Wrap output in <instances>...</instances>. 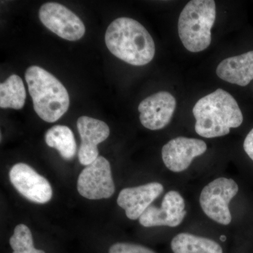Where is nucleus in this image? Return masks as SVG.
<instances>
[{"mask_svg": "<svg viewBox=\"0 0 253 253\" xmlns=\"http://www.w3.org/2000/svg\"><path fill=\"white\" fill-rule=\"evenodd\" d=\"M105 42L115 56L132 66L148 64L156 53L152 37L144 26L132 18L114 20L106 30Z\"/></svg>", "mask_w": 253, "mask_h": 253, "instance_id": "f257e3e1", "label": "nucleus"}, {"mask_svg": "<svg viewBox=\"0 0 253 253\" xmlns=\"http://www.w3.org/2000/svg\"><path fill=\"white\" fill-rule=\"evenodd\" d=\"M193 113L196 118L195 130L203 137L225 136L231 128H237L244 121L239 104L232 95L217 89L197 101Z\"/></svg>", "mask_w": 253, "mask_h": 253, "instance_id": "f03ea898", "label": "nucleus"}, {"mask_svg": "<svg viewBox=\"0 0 253 253\" xmlns=\"http://www.w3.org/2000/svg\"><path fill=\"white\" fill-rule=\"evenodd\" d=\"M25 78L35 111L42 120L54 123L67 112L70 105L67 89L51 73L32 66L26 70Z\"/></svg>", "mask_w": 253, "mask_h": 253, "instance_id": "7ed1b4c3", "label": "nucleus"}, {"mask_svg": "<svg viewBox=\"0 0 253 253\" xmlns=\"http://www.w3.org/2000/svg\"><path fill=\"white\" fill-rule=\"evenodd\" d=\"M216 18L213 0H192L184 6L178 20V33L183 45L193 53L207 49L212 41Z\"/></svg>", "mask_w": 253, "mask_h": 253, "instance_id": "20e7f679", "label": "nucleus"}, {"mask_svg": "<svg viewBox=\"0 0 253 253\" xmlns=\"http://www.w3.org/2000/svg\"><path fill=\"white\" fill-rule=\"evenodd\" d=\"M239 192V186L229 178L219 177L208 184L201 191L200 204L205 214L222 225L231 221L229 203Z\"/></svg>", "mask_w": 253, "mask_h": 253, "instance_id": "39448f33", "label": "nucleus"}, {"mask_svg": "<svg viewBox=\"0 0 253 253\" xmlns=\"http://www.w3.org/2000/svg\"><path fill=\"white\" fill-rule=\"evenodd\" d=\"M78 192L89 200L109 199L115 192L111 165L107 159L99 156L86 166L78 176Z\"/></svg>", "mask_w": 253, "mask_h": 253, "instance_id": "423d86ee", "label": "nucleus"}, {"mask_svg": "<svg viewBox=\"0 0 253 253\" xmlns=\"http://www.w3.org/2000/svg\"><path fill=\"white\" fill-rule=\"evenodd\" d=\"M39 18L46 28L66 41H79L85 33V26L81 18L59 3L43 4Z\"/></svg>", "mask_w": 253, "mask_h": 253, "instance_id": "0eeeda50", "label": "nucleus"}, {"mask_svg": "<svg viewBox=\"0 0 253 253\" xmlns=\"http://www.w3.org/2000/svg\"><path fill=\"white\" fill-rule=\"evenodd\" d=\"M9 179L15 189L32 202L44 204L52 198L49 181L27 164L14 165L10 170Z\"/></svg>", "mask_w": 253, "mask_h": 253, "instance_id": "6e6552de", "label": "nucleus"}, {"mask_svg": "<svg viewBox=\"0 0 253 253\" xmlns=\"http://www.w3.org/2000/svg\"><path fill=\"white\" fill-rule=\"evenodd\" d=\"M175 98L168 91H159L143 100L138 111L141 125L151 130L163 129L170 123L175 111Z\"/></svg>", "mask_w": 253, "mask_h": 253, "instance_id": "1a4fd4ad", "label": "nucleus"}, {"mask_svg": "<svg viewBox=\"0 0 253 253\" xmlns=\"http://www.w3.org/2000/svg\"><path fill=\"white\" fill-rule=\"evenodd\" d=\"M207 151L204 141L194 138H174L163 146L162 158L165 166L174 172H181L189 167L195 158Z\"/></svg>", "mask_w": 253, "mask_h": 253, "instance_id": "9d476101", "label": "nucleus"}, {"mask_svg": "<svg viewBox=\"0 0 253 253\" xmlns=\"http://www.w3.org/2000/svg\"><path fill=\"white\" fill-rule=\"evenodd\" d=\"M186 214L185 203L181 195L177 191H169L165 195L161 208L150 206L139 221L144 227H176L180 225Z\"/></svg>", "mask_w": 253, "mask_h": 253, "instance_id": "9b49d317", "label": "nucleus"}, {"mask_svg": "<svg viewBox=\"0 0 253 253\" xmlns=\"http://www.w3.org/2000/svg\"><path fill=\"white\" fill-rule=\"evenodd\" d=\"M77 127L81 138L78 158L83 166H87L99 157L97 146L109 137V126L104 121L81 116L78 119Z\"/></svg>", "mask_w": 253, "mask_h": 253, "instance_id": "f8f14e48", "label": "nucleus"}, {"mask_svg": "<svg viewBox=\"0 0 253 253\" xmlns=\"http://www.w3.org/2000/svg\"><path fill=\"white\" fill-rule=\"evenodd\" d=\"M163 186L158 182L126 188L120 192L117 204L125 210L128 219L136 220L141 217L155 200L163 194Z\"/></svg>", "mask_w": 253, "mask_h": 253, "instance_id": "ddd939ff", "label": "nucleus"}, {"mask_svg": "<svg viewBox=\"0 0 253 253\" xmlns=\"http://www.w3.org/2000/svg\"><path fill=\"white\" fill-rule=\"evenodd\" d=\"M216 73L222 81L247 86L253 80V51L223 60L218 65Z\"/></svg>", "mask_w": 253, "mask_h": 253, "instance_id": "4468645a", "label": "nucleus"}, {"mask_svg": "<svg viewBox=\"0 0 253 253\" xmlns=\"http://www.w3.org/2000/svg\"><path fill=\"white\" fill-rule=\"evenodd\" d=\"M173 253H223L220 245L208 238L181 233L171 241Z\"/></svg>", "mask_w": 253, "mask_h": 253, "instance_id": "2eb2a0df", "label": "nucleus"}, {"mask_svg": "<svg viewBox=\"0 0 253 253\" xmlns=\"http://www.w3.org/2000/svg\"><path fill=\"white\" fill-rule=\"evenodd\" d=\"M45 141L48 146L57 150L63 159L72 160L77 152L74 134L67 126H55L46 131Z\"/></svg>", "mask_w": 253, "mask_h": 253, "instance_id": "dca6fc26", "label": "nucleus"}, {"mask_svg": "<svg viewBox=\"0 0 253 253\" xmlns=\"http://www.w3.org/2000/svg\"><path fill=\"white\" fill-rule=\"evenodd\" d=\"M24 83L17 75H11L0 84V107L1 109H23L26 101Z\"/></svg>", "mask_w": 253, "mask_h": 253, "instance_id": "f3484780", "label": "nucleus"}, {"mask_svg": "<svg viewBox=\"0 0 253 253\" xmlns=\"http://www.w3.org/2000/svg\"><path fill=\"white\" fill-rule=\"evenodd\" d=\"M9 244L13 253H45L44 251L35 248L31 231L23 224L15 227L14 234L9 239Z\"/></svg>", "mask_w": 253, "mask_h": 253, "instance_id": "a211bd4d", "label": "nucleus"}, {"mask_svg": "<svg viewBox=\"0 0 253 253\" xmlns=\"http://www.w3.org/2000/svg\"><path fill=\"white\" fill-rule=\"evenodd\" d=\"M109 253H156L153 250L129 243H116L110 248Z\"/></svg>", "mask_w": 253, "mask_h": 253, "instance_id": "6ab92c4d", "label": "nucleus"}, {"mask_svg": "<svg viewBox=\"0 0 253 253\" xmlns=\"http://www.w3.org/2000/svg\"><path fill=\"white\" fill-rule=\"evenodd\" d=\"M244 149L245 152L253 161V128L245 139Z\"/></svg>", "mask_w": 253, "mask_h": 253, "instance_id": "aec40b11", "label": "nucleus"}, {"mask_svg": "<svg viewBox=\"0 0 253 253\" xmlns=\"http://www.w3.org/2000/svg\"><path fill=\"white\" fill-rule=\"evenodd\" d=\"M220 240L221 241H225L226 240V237L225 236L222 235L220 236Z\"/></svg>", "mask_w": 253, "mask_h": 253, "instance_id": "412c9836", "label": "nucleus"}]
</instances>
